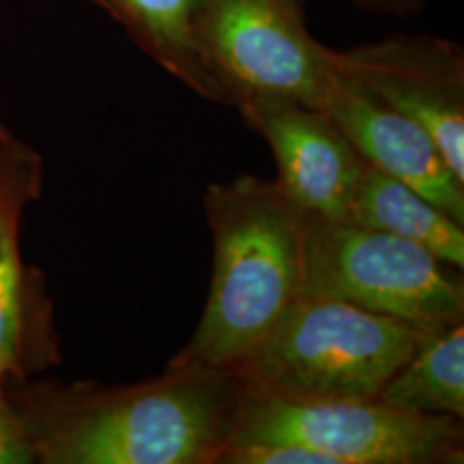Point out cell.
<instances>
[{"instance_id":"3","label":"cell","mask_w":464,"mask_h":464,"mask_svg":"<svg viewBox=\"0 0 464 464\" xmlns=\"http://www.w3.org/2000/svg\"><path fill=\"white\" fill-rule=\"evenodd\" d=\"M431 334L337 299L299 296L231 370L249 392L266 398L375 399Z\"/></svg>"},{"instance_id":"8","label":"cell","mask_w":464,"mask_h":464,"mask_svg":"<svg viewBox=\"0 0 464 464\" xmlns=\"http://www.w3.org/2000/svg\"><path fill=\"white\" fill-rule=\"evenodd\" d=\"M236 109L270 145L277 181L295 203L327 218L348 217L365 160L331 117L272 97L245 100Z\"/></svg>"},{"instance_id":"5","label":"cell","mask_w":464,"mask_h":464,"mask_svg":"<svg viewBox=\"0 0 464 464\" xmlns=\"http://www.w3.org/2000/svg\"><path fill=\"white\" fill-rule=\"evenodd\" d=\"M193 38L222 103L272 97L324 109L334 50L308 32L299 0H197Z\"/></svg>"},{"instance_id":"1","label":"cell","mask_w":464,"mask_h":464,"mask_svg":"<svg viewBox=\"0 0 464 464\" xmlns=\"http://www.w3.org/2000/svg\"><path fill=\"white\" fill-rule=\"evenodd\" d=\"M248 391L232 370L183 366L126 387L34 389L16 402L44 464H218Z\"/></svg>"},{"instance_id":"7","label":"cell","mask_w":464,"mask_h":464,"mask_svg":"<svg viewBox=\"0 0 464 464\" xmlns=\"http://www.w3.org/2000/svg\"><path fill=\"white\" fill-rule=\"evenodd\" d=\"M335 67L425 128L464 184V50L431 34H392L334 50Z\"/></svg>"},{"instance_id":"16","label":"cell","mask_w":464,"mask_h":464,"mask_svg":"<svg viewBox=\"0 0 464 464\" xmlns=\"http://www.w3.org/2000/svg\"><path fill=\"white\" fill-rule=\"evenodd\" d=\"M24 149H26V145L14 138V134L0 122V164L11 160Z\"/></svg>"},{"instance_id":"15","label":"cell","mask_w":464,"mask_h":464,"mask_svg":"<svg viewBox=\"0 0 464 464\" xmlns=\"http://www.w3.org/2000/svg\"><path fill=\"white\" fill-rule=\"evenodd\" d=\"M360 9L385 16L406 17L415 14L427 0H353Z\"/></svg>"},{"instance_id":"2","label":"cell","mask_w":464,"mask_h":464,"mask_svg":"<svg viewBox=\"0 0 464 464\" xmlns=\"http://www.w3.org/2000/svg\"><path fill=\"white\" fill-rule=\"evenodd\" d=\"M203 203L214 239L210 293L169 366L231 370L301 296L304 210L277 179L249 174L210 184Z\"/></svg>"},{"instance_id":"12","label":"cell","mask_w":464,"mask_h":464,"mask_svg":"<svg viewBox=\"0 0 464 464\" xmlns=\"http://www.w3.org/2000/svg\"><path fill=\"white\" fill-rule=\"evenodd\" d=\"M134 44L203 99L222 103L220 92L199 61L193 38L197 0H102Z\"/></svg>"},{"instance_id":"11","label":"cell","mask_w":464,"mask_h":464,"mask_svg":"<svg viewBox=\"0 0 464 464\" xmlns=\"http://www.w3.org/2000/svg\"><path fill=\"white\" fill-rule=\"evenodd\" d=\"M42 160L34 150L7 167L0 179V381L23 377L24 270L19 224L26 205L38 197Z\"/></svg>"},{"instance_id":"6","label":"cell","mask_w":464,"mask_h":464,"mask_svg":"<svg viewBox=\"0 0 464 464\" xmlns=\"http://www.w3.org/2000/svg\"><path fill=\"white\" fill-rule=\"evenodd\" d=\"M251 442L299 444L334 464L464 463L461 418L406 411L377 399L293 402L248 391L229 446Z\"/></svg>"},{"instance_id":"9","label":"cell","mask_w":464,"mask_h":464,"mask_svg":"<svg viewBox=\"0 0 464 464\" xmlns=\"http://www.w3.org/2000/svg\"><path fill=\"white\" fill-rule=\"evenodd\" d=\"M363 160L411 186L464 224V184L450 170L429 131L335 67L322 109Z\"/></svg>"},{"instance_id":"10","label":"cell","mask_w":464,"mask_h":464,"mask_svg":"<svg viewBox=\"0 0 464 464\" xmlns=\"http://www.w3.org/2000/svg\"><path fill=\"white\" fill-rule=\"evenodd\" d=\"M346 218L413 241L442 262L463 270V224L423 198L411 186L368 162L362 170Z\"/></svg>"},{"instance_id":"13","label":"cell","mask_w":464,"mask_h":464,"mask_svg":"<svg viewBox=\"0 0 464 464\" xmlns=\"http://www.w3.org/2000/svg\"><path fill=\"white\" fill-rule=\"evenodd\" d=\"M399 410L464 418V322L435 332L375 396Z\"/></svg>"},{"instance_id":"17","label":"cell","mask_w":464,"mask_h":464,"mask_svg":"<svg viewBox=\"0 0 464 464\" xmlns=\"http://www.w3.org/2000/svg\"><path fill=\"white\" fill-rule=\"evenodd\" d=\"M30 147H26V149L23 150V151H21V153H17L16 157H13V159H11V160H7V162H4V164H0V179H2V176H4V172H5V170H7V167L11 166V164H14V162H16L17 159H21V157H23V155H24V153H26V151H30Z\"/></svg>"},{"instance_id":"14","label":"cell","mask_w":464,"mask_h":464,"mask_svg":"<svg viewBox=\"0 0 464 464\" xmlns=\"http://www.w3.org/2000/svg\"><path fill=\"white\" fill-rule=\"evenodd\" d=\"M0 381V464L36 463V450L30 430L16 404L5 396Z\"/></svg>"},{"instance_id":"18","label":"cell","mask_w":464,"mask_h":464,"mask_svg":"<svg viewBox=\"0 0 464 464\" xmlns=\"http://www.w3.org/2000/svg\"><path fill=\"white\" fill-rule=\"evenodd\" d=\"M95 5H99L100 9H103V2L102 0H92Z\"/></svg>"},{"instance_id":"4","label":"cell","mask_w":464,"mask_h":464,"mask_svg":"<svg viewBox=\"0 0 464 464\" xmlns=\"http://www.w3.org/2000/svg\"><path fill=\"white\" fill-rule=\"evenodd\" d=\"M301 296L337 299L425 331L464 322V281L456 266L404 237L308 210Z\"/></svg>"}]
</instances>
